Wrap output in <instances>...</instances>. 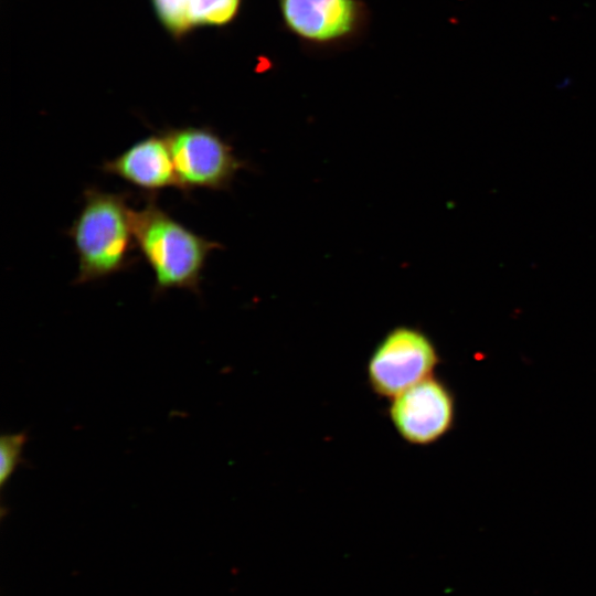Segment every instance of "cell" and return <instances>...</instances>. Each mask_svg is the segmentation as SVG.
<instances>
[{
  "instance_id": "cell-5",
  "label": "cell",
  "mask_w": 596,
  "mask_h": 596,
  "mask_svg": "<svg viewBox=\"0 0 596 596\" xmlns=\"http://www.w3.org/2000/svg\"><path fill=\"white\" fill-rule=\"evenodd\" d=\"M438 362L437 349L426 333L400 326L390 330L373 350L368 376L374 392L393 398L432 376Z\"/></svg>"
},
{
  "instance_id": "cell-9",
  "label": "cell",
  "mask_w": 596,
  "mask_h": 596,
  "mask_svg": "<svg viewBox=\"0 0 596 596\" xmlns=\"http://www.w3.org/2000/svg\"><path fill=\"white\" fill-rule=\"evenodd\" d=\"M191 2L192 0H151L159 22L175 40L184 38L194 28Z\"/></svg>"
},
{
  "instance_id": "cell-1",
  "label": "cell",
  "mask_w": 596,
  "mask_h": 596,
  "mask_svg": "<svg viewBox=\"0 0 596 596\" xmlns=\"http://www.w3.org/2000/svg\"><path fill=\"white\" fill-rule=\"evenodd\" d=\"M129 198L96 187L84 190L82 207L66 231L78 259L75 285L103 280L137 263Z\"/></svg>"
},
{
  "instance_id": "cell-3",
  "label": "cell",
  "mask_w": 596,
  "mask_h": 596,
  "mask_svg": "<svg viewBox=\"0 0 596 596\" xmlns=\"http://www.w3.org/2000/svg\"><path fill=\"white\" fill-rule=\"evenodd\" d=\"M167 140L181 193L193 190L224 191L246 162L233 147L209 126L169 127Z\"/></svg>"
},
{
  "instance_id": "cell-2",
  "label": "cell",
  "mask_w": 596,
  "mask_h": 596,
  "mask_svg": "<svg viewBox=\"0 0 596 596\" xmlns=\"http://www.w3.org/2000/svg\"><path fill=\"white\" fill-rule=\"evenodd\" d=\"M132 230L137 249L152 270L156 296L170 289L201 294L207 258L221 244L193 232L146 196L140 210L132 209Z\"/></svg>"
},
{
  "instance_id": "cell-6",
  "label": "cell",
  "mask_w": 596,
  "mask_h": 596,
  "mask_svg": "<svg viewBox=\"0 0 596 596\" xmlns=\"http://www.w3.org/2000/svg\"><path fill=\"white\" fill-rule=\"evenodd\" d=\"M390 417L406 441L433 444L451 429L455 400L446 384L432 375L393 397Z\"/></svg>"
},
{
  "instance_id": "cell-4",
  "label": "cell",
  "mask_w": 596,
  "mask_h": 596,
  "mask_svg": "<svg viewBox=\"0 0 596 596\" xmlns=\"http://www.w3.org/2000/svg\"><path fill=\"white\" fill-rule=\"evenodd\" d=\"M277 4L285 29L311 50L354 44L370 24L363 0H277Z\"/></svg>"
},
{
  "instance_id": "cell-10",
  "label": "cell",
  "mask_w": 596,
  "mask_h": 596,
  "mask_svg": "<svg viewBox=\"0 0 596 596\" xmlns=\"http://www.w3.org/2000/svg\"><path fill=\"white\" fill-rule=\"evenodd\" d=\"M28 435L22 433L4 434L0 439V486L3 488L19 464Z\"/></svg>"
},
{
  "instance_id": "cell-8",
  "label": "cell",
  "mask_w": 596,
  "mask_h": 596,
  "mask_svg": "<svg viewBox=\"0 0 596 596\" xmlns=\"http://www.w3.org/2000/svg\"><path fill=\"white\" fill-rule=\"evenodd\" d=\"M241 7L242 0H192L193 26H226L237 18Z\"/></svg>"
},
{
  "instance_id": "cell-7",
  "label": "cell",
  "mask_w": 596,
  "mask_h": 596,
  "mask_svg": "<svg viewBox=\"0 0 596 596\" xmlns=\"http://www.w3.org/2000/svg\"><path fill=\"white\" fill-rule=\"evenodd\" d=\"M99 169L138 189L146 196L175 189L181 192L169 146L163 134L149 135L113 159L105 160Z\"/></svg>"
}]
</instances>
